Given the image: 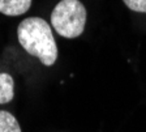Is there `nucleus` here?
<instances>
[{
	"instance_id": "1",
	"label": "nucleus",
	"mask_w": 146,
	"mask_h": 132,
	"mask_svg": "<svg viewBox=\"0 0 146 132\" xmlns=\"http://www.w3.org/2000/svg\"><path fill=\"white\" fill-rule=\"evenodd\" d=\"M18 42L22 49L40 60L46 67H51L58 59V46L51 26L40 17H27L17 28Z\"/></svg>"
},
{
	"instance_id": "3",
	"label": "nucleus",
	"mask_w": 146,
	"mask_h": 132,
	"mask_svg": "<svg viewBox=\"0 0 146 132\" xmlns=\"http://www.w3.org/2000/svg\"><path fill=\"white\" fill-rule=\"evenodd\" d=\"M31 0H0V13L5 16H20L29 11Z\"/></svg>"
},
{
	"instance_id": "2",
	"label": "nucleus",
	"mask_w": 146,
	"mask_h": 132,
	"mask_svg": "<svg viewBox=\"0 0 146 132\" xmlns=\"http://www.w3.org/2000/svg\"><path fill=\"white\" fill-rule=\"evenodd\" d=\"M86 8L80 0H61L51 12V26L64 38H77L84 33Z\"/></svg>"
},
{
	"instance_id": "4",
	"label": "nucleus",
	"mask_w": 146,
	"mask_h": 132,
	"mask_svg": "<svg viewBox=\"0 0 146 132\" xmlns=\"http://www.w3.org/2000/svg\"><path fill=\"white\" fill-rule=\"evenodd\" d=\"M15 97V81L9 73H0V105L8 103Z\"/></svg>"
},
{
	"instance_id": "6",
	"label": "nucleus",
	"mask_w": 146,
	"mask_h": 132,
	"mask_svg": "<svg viewBox=\"0 0 146 132\" xmlns=\"http://www.w3.org/2000/svg\"><path fill=\"white\" fill-rule=\"evenodd\" d=\"M123 1L133 12L146 13V0H123Z\"/></svg>"
},
{
	"instance_id": "5",
	"label": "nucleus",
	"mask_w": 146,
	"mask_h": 132,
	"mask_svg": "<svg viewBox=\"0 0 146 132\" xmlns=\"http://www.w3.org/2000/svg\"><path fill=\"white\" fill-rule=\"evenodd\" d=\"M0 132H21L17 119L5 110H0Z\"/></svg>"
}]
</instances>
